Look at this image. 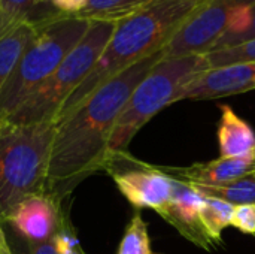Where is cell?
Here are the masks:
<instances>
[{"label":"cell","instance_id":"obj_16","mask_svg":"<svg viewBox=\"0 0 255 254\" xmlns=\"http://www.w3.org/2000/svg\"><path fill=\"white\" fill-rule=\"evenodd\" d=\"M154 0H88L85 7L76 15L88 21H121Z\"/></svg>","mask_w":255,"mask_h":254},{"label":"cell","instance_id":"obj_6","mask_svg":"<svg viewBox=\"0 0 255 254\" xmlns=\"http://www.w3.org/2000/svg\"><path fill=\"white\" fill-rule=\"evenodd\" d=\"M115 27V21H91L79 43L67 54L54 73L21 105L6 126L54 121L63 103L94 67Z\"/></svg>","mask_w":255,"mask_h":254},{"label":"cell","instance_id":"obj_11","mask_svg":"<svg viewBox=\"0 0 255 254\" xmlns=\"http://www.w3.org/2000/svg\"><path fill=\"white\" fill-rule=\"evenodd\" d=\"M63 213L61 205H57L46 195L33 196L22 201L10 213L4 225L28 244L48 243L54 238Z\"/></svg>","mask_w":255,"mask_h":254},{"label":"cell","instance_id":"obj_24","mask_svg":"<svg viewBox=\"0 0 255 254\" xmlns=\"http://www.w3.org/2000/svg\"><path fill=\"white\" fill-rule=\"evenodd\" d=\"M46 1H49L63 15H78L88 3V0H46Z\"/></svg>","mask_w":255,"mask_h":254},{"label":"cell","instance_id":"obj_1","mask_svg":"<svg viewBox=\"0 0 255 254\" xmlns=\"http://www.w3.org/2000/svg\"><path fill=\"white\" fill-rule=\"evenodd\" d=\"M161 58L163 49L137 61L100 85L72 112L54 120L45 195L57 205H63L88 177L106 169L117 118L134 88Z\"/></svg>","mask_w":255,"mask_h":254},{"label":"cell","instance_id":"obj_30","mask_svg":"<svg viewBox=\"0 0 255 254\" xmlns=\"http://www.w3.org/2000/svg\"><path fill=\"white\" fill-rule=\"evenodd\" d=\"M254 157H255V153H254Z\"/></svg>","mask_w":255,"mask_h":254},{"label":"cell","instance_id":"obj_7","mask_svg":"<svg viewBox=\"0 0 255 254\" xmlns=\"http://www.w3.org/2000/svg\"><path fill=\"white\" fill-rule=\"evenodd\" d=\"M254 0H209L163 48V58L203 55L230 25L235 13Z\"/></svg>","mask_w":255,"mask_h":254},{"label":"cell","instance_id":"obj_27","mask_svg":"<svg viewBox=\"0 0 255 254\" xmlns=\"http://www.w3.org/2000/svg\"><path fill=\"white\" fill-rule=\"evenodd\" d=\"M0 254H13L3 225H0Z\"/></svg>","mask_w":255,"mask_h":254},{"label":"cell","instance_id":"obj_29","mask_svg":"<svg viewBox=\"0 0 255 254\" xmlns=\"http://www.w3.org/2000/svg\"><path fill=\"white\" fill-rule=\"evenodd\" d=\"M253 90H255V82H254V87H253Z\"/></svg>","mask_w":255,"mask_h":254},{"label":"cell","instance_id":"obj_21","mask_svg":"<svg viewBox=\"0 0 255 254\" xmlns=\"http://www.w3.org/2000/svg\"><path fill=\"white\" fill-rule=\"evenodd\" d=\"M37 0H0V39L28 19Z\"/></svg>","mask_w":255,"mask_h":254},{"label":"cell","instance_id":"obj_15","mask_svg":"<svg viewBox=\"0 0 255 254\" xmlns=\"http://www.w3.org/2000/svg\"><path fill=\"white\" fill-rule=\"evenodd\" d=\"M202 198H212L224 201L232 205L255 204V174L245 175L242 178L227 181L223 184H187Z\"/></svg>","mask_w":255,"mask_h":254},{"label":"cell","instance_id":"obj_22","mask_svg":"<svg viewBox=\"0 0 255 254\" xmlns=\"http://www.w3.org/2000/svg\"><path fill=\"white\" fill-rule=\"evenodd\" d=\"M51 241L57 250V254H87L76 237L75 228L69 219L67 211L63 213L60 226Z\"/></svg>","mask_w":255,"mask_h":254},{"label":"cell","instance_id":"obj_12","mask_svg":"<svg viewBox=\"0 0 255 254\" xmlns=\"http://www.w3.org/2000/svg\"><path fill=\"white\" fill-rule=\"evenodd\" d=\"M169 177L185 184H223L255 172L254 154L244 157H218L205 163H194L185 168L158 166Z\"/></svg>","mask_w":255,"mask_h":254},{"label":"cell","instance_id":"obj_13","mask_svg":"<svg viewBox=\"0 0 255 254\" xmlns=\"http://www.w3.org/2000/svg\"><path fill=\"white\" fill-rule=\"evenodd\" d=\"M217 130L220 157H244L255 153L254 129L230 105H221Z\"/></svg>","mask_w":255,"mask_h":254},{"label":"cell","instance_id":"obj_4","mask_svg":"<svg viewBox=\"0 0 255 254\" xmlns=\"http://www.w3.org/2000/svg\"><path fill=\"white\" fill-rule=\"evenodd\" d=\"M55 121L0 127V225L25 199L46 192Z\"/></svg>","mask_w":255,"mask_h":254},{"label":"cell","instance_id":"obj_8","mask_svg":"<svg viewBox=\"0 0 255 254\" xmlns=\"http://www.w3.org/2000/svg\"><path fill=\"white\" fill-rule=\"evenodd\" d=\"M130 166L109 169L120 193L136 208H149L157 214L169 204L175 180L158 166L133 159L128 153H121Z\"/></svg>","mask_w":255,"mask_h":254},{"label":"cell","instance_id":"obj_18","mask_svg":"<svg viewBox=\"0 0 255 254\" xmlns=\"http://www.w3.org/2000/svg\"><path fill=\"white\" fill-rule=\"evenodd\" d=\"M233 210L235 205L232 204L212 198H203L202 222L215 246H220L223 243V232L230 226Z\"/></svg>","mask_w":255,"mask_h":254},{"label":"cell","instance_id":"obj_26","mask_svg":"<svg viewBox=\"0 0 255 254\" xmlns=\"http://www.w3.org/2000/svg\"><path fill=\"white\" fill-rule=\"evenodd\" d=\"M28 247H30V254H57L52 241L40 243V244H28Z\"/></svg>","mask_w":255,"mask_h":254},{"label":"cell","instance_id":"obj_19","mask_svg":"<svg viewBox=\"0 0 255 254\" xmlns=\"http://www.w3.org/2000/svg\"><path fill=\"white\" fill-rule=\"evenodd\" d=\"M117 254H152L148 225L140 213H136L128 222Z\"/></svg>","mask_w":255,"mask_h":254},{"label":"cell","instance_id":"obj_14","mask_svg":"<svg viewBox=\"0 0 255 254\" xmlns=\"http://www.w3.org/2000/svg\"><path fill=\"white\" fill-rule=\"evenodd\" d=\"M36 30L37 24L27 19L0 39V90L13 72L22 52L36 34Z\"/></svg>","mask_w":255,"mask_h":254},{"label":"cell","instance_id":"obj_2","mask_svg":"<svg viewBox=\"0 0 255 254\" xmlns=\"http://www.w3.org/2000/svg\"><path fill=\"white\" fill-rule=\"evenodd\" d=\"M208 1L154 0L139 12L118 21L94 67L63 103L55 120L72 112L115 75L161 51L178 30Z\"/></svg>","mask_w":255,"mask_h":254},{"label":"cell","instance_id":"obj_31","mask_svg":"<svg viewBox=\"0 0 255 254\" xmlns=\"http://www.w3.org/2000/svg\"><path fill=\"white\" fill-rule=\"evenodd\" d=\"M254 174H255V172H254Z\"/></svg>","mask_w":255,"mask_h":254},{"label":"cell","instance_id":"obj_3","mask_svg":"<svg viewBox=\"0 0 255 254\" xmlns=\"http://www.w3.org/2000/svg\"><path fill=\"white\" fill-rule=\"evenodd\" d=\"M36 24V34L0 90V127L54 73L85 36L91 21L60 13Z\"/></svg>","mask_w":255,"mask_h":254},{"label":"cell","instance_id":"obj_20","mask_svg":"<svg viewBox=\"0 0 255 254\" xmlns=\"http://www.w3.org/2000/svg\"><path fill=\"white\" fill-rule=\"evenodd\" d=\"M205 58L209 69L239 63H255V39L239 43L236 46L211 51L205 54Z\"/></svg>","mask_w":255,"mask_h":254},{"label":"cell","instance_id":"obj_17","mask_svg":"<svg viewBox=\"0 0 255 254\" xmlns=\"http://www.w3.org/2000/svg\"><path fill=\"white\" fill-rule=\"evenodd\" d=\"M253 39H255V0L242 6L235 13L230 25L227 27L224 34L217 40L215 46L211 51L236 46Z\"/></svg>","mask_w":255,"mask_h":254},{"label":"cell","instance_id":"obj_28","mask_svg":"<svg viewBox=\"0 0 255 254\" xmlns=\"http://www.w3.org/2000/svg\"><path fill=\"white\" fill-rule=\"evenodd\" d=\"M40 1H46V0H37V3H40Z\"/></svg>","mask_w":255,"mask_h":254},{"label":"cell","instance_id":"obj_9","mask_svg":"<svg viewBox=\"0 0 255 254\" xmlns=\"http://www.w3.org/2000/svg\"><path fill=\"white\" fill-rule=\"evenodd\" d=\"M202 204L203 198L199 193L185 183L175 180L172 198L158 216L173 226L187 241L199 249L211 252L215 244L202 222Z\"/></svg>","mask_w":255,"mask_h":254},{"label":"cell","instance_id":"obj_10","mask_svg":"<svg viewBox=\"0 0 255 254\" xmlns=\"http://www.w3.org/2000/svg\"><path fill=\"white\" fill-rule=\"evenodd\" d=\"M255 63H239L208 69L197 75L181 93L179 100H211L251 91Z\"/></svg>","mask_w":255,"mask_h":254},{"label":"cell","instance_id":"obj_23","mask_svg":"<svg viewBox=\"0 0 255 254\" xmlns=\"http://www.w3.org/2000/svg\"><path fill=\"white\" fill-rule=\"evenodd\" d=\"M230 226L242 234L255 237V204L236 205L233 210Z\"/></svg>","mask_w":255,"mask_h":254},{"label":"cell","instance_id":"obj_5","mask_svg":"<svg viewBox=\"0 0 255 254\" xmlns=\"http://www.w3.org/2000/svg\"><path fill=\"white\" fill-rule=\"evenodd\" d=\"M209 66L203 55L161 58L139 82L123 108L109 139V156L127 153L136 133L161 109L179 102L182 90Z\"/></svg>","mask_w":255,"mask_h":254},{"label":"cell","instance_id":"obj_25","mask_svg":"<svg viewBox=\"0 0 255 254\" xmlns=\"http://www.w3.org/2000/svg\"><path fill=\"white\" fill-rule=\"evenodd\" d=\"M4 226V225H3ZM9 228V226H7ZM6 231V228H4ZM6 235H7V240H9V244H10V249H12V253L13 254H30V247H28V243L21 238L16 232H13L10 228H9V232L6 231Z\"/></svg>","mask_w":255,"mask_h":254}]
</instances>
